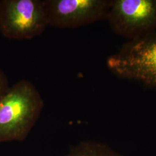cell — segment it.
<instances>
[{"instance_id": "2", "label": "cell", "mask_w": 156, "mask_h": 156, "mask_svg": "<svg viewBox=\"0 0 156 156\" xmlns=\"http://www.w3.org/2000/svg\"><path fill=\"white\" fill-rule=\"evenodd\" d=\"M106 65L119 78L156 90V31L128 41L108 58Z\"/></svg>"}, {"instance_id": "5", "label": "cell", "mask_w": 156, "mask_h": 156, "mask_svg": "<svg viewBox=\"0 0 156 156\" xmlns=\"http://www.w3.org/2000/svg\"><path fill=\"white\" fill-rule=\"evenodd\" d=\"M49 26L75 28L106 20L112 0H45Z\"/></svg>"}, {"instance_id": "4", "label": "cell", "mask_w": 156, "mask_h": 156, "mask_svg": "<svg viewBox=\"0 0 156 156\" xmlns=\"http://www.w3.org/2000/svg\"><path fill=\"white\" fill-rule=\"evenodd\" d=\"M106 20L129 41L143 37L156 31V0H113Z\"/></svg>"}, {"instance_id": "6", "label": "cell", "mask_w": 156, "mask_h": 156, "mask_svg": "<svg viewBox=\"0 0 156 156\" xmlns=\"http://www.w3.org/2000/svg\"><path fill=\"white\" fill-rule=\"evenodd\" d=\"M63 156H124L105 143L83 140L73 146Z\"/></svg>"}, {"instance_id": "7", "label": "cell", "mask_w": 156, "mask_h": 156, "mask_svg": "<svg viewBox=\"0 0 156 156\" xmlns=\"http://www.w3.org/2000/svg\"><path fill=\"white\" fill-rule=\"evenodd\" d=\"M9 87L7 76L4 72L0 69V98L5 93Z\"/></svg>"}, {"instance_id": "1", "label": "cell", "mask_w": 156, "mask_h": 156, "mask_svg": "<svg viewBox=\"0 0 156 156\" xmlns=\"http://www.w3.org/2000/svg\"><path fill=\"white\" fill-rule=\"evenodd\" d=\"M44 101L27 80L17 82L0 98V143L26 140L39 120Z\"/></svg>"}, {"instance_id": "3", "label": "cell", "mask_w": 156, "mask_h": 156, "mask_svg": "<svg viewBox=\"0 0 156 156\" xmlns=\"http://www.w3.org/2000/svg\"><path fill=\"white\" fill-rule=\"evenodd\" d=\"M48 26L44 1H0V33L6 38L33 39Z\"/></svg>"}]
</instances>
